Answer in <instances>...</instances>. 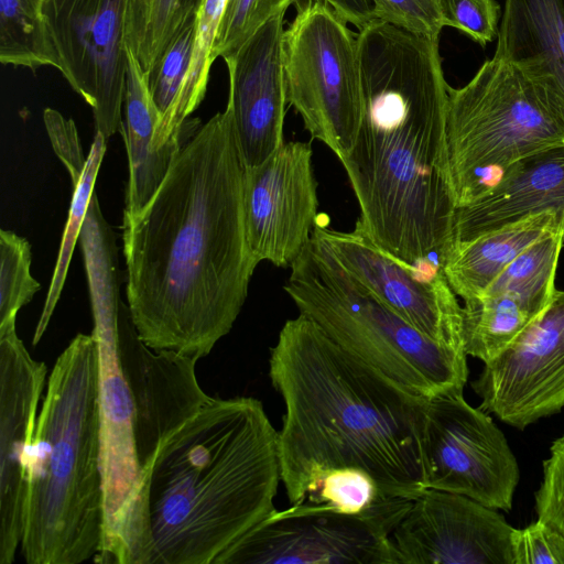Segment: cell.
I'll list each match as a JSON object with an SVG mask.
<instances>
[{"mask_svg":"<svg viewBox=\"0 0 564 564\" xmlns=\"http://www.w3.org/2000/svg\"><path fill=\"white\" fill-rule=\"evenodd\" d=\"M243 173L227 102L183 144L142 210L123 217L128 308L149 348L199 360L232 328L257 267Z\"/></svg>","mask_w":564,"mask_h":564,"instance_id":"1","label":"cell"},{"mask_svg":"<svg viewBox=\"0 0 564 564\" xmlns=\"http://www.w3.org/2000/svg\"><path fill=\"white\" fill-rule=\"evenodd\" d=\"M357 40L362 117L340 160L360 209L355 227L403 262L443 269L456 206L438 37L375 19Z\"/></svg>","mask_w":564,"mask_h":564,"instance_id":"2","label":"cell"},{"mask_svg":"<svg viewBox=\"0 0 564 564\" xmlns=\"http://www.w3.org/2000/svg\"><path fill=\"white\" fill-rule=\"evenodd\" d=\"M278 431L261 401L209 397L140 468L116 564H213L274 510Z\"/></svg>","mask_w":564,"mask_h":564,"instance_id":"3","label":"cell"},{"mask_svg":"<svg viewBox=\"0 0 564 564\" xmlns=\"http://www.w3.org/2000/svg\"><path fill=\"white\" fill-rule=\"evenodd\" d=\"M269 377L284 403L278 431L281 482L291 505L323 471L365 470L389 497L414 500L426 485L430 398L347 352L307 317L285 322Z\"/></svg>","mask_w":564,"mask_h":564,"instance_id":"4","label":"cell"},{"mask_svg":"<svg viewBox=\"0 0 564 564\" xmlns=\"http://www.w3.org/2000/svg\"><path fill=\"white\" fill-rule=\"evenodd\" d=\"M105 530L98 348L77 334L47 378L28 467L21 554L28 564H78Z\"/></svg>","mask_w":564,"mask_h":564,"instance_id":"5","label":"cell"},{"mask_svg":"<svg viewBox=\"0 0 564 564\" xmlns=\"http://www.w3.org/2000/svg\"><path fill=\"white\" fill-rule=\"evenodd\" d=\"M301 315L336 345L412 392L463 393L466 355L445 348L404 321L349 273L312 235L284 286Z\"/></svg>","mask_w":564,"mask_h":564,"instance_id":"6","label":"cell"},{"mask_svg":"<svg viewBox=\"0 0 564 564\" xmlns=\"http://www.w3.org/2000/svg\"><path fill=\"white\" fill-rule=\"evenodd\" d=\"M446 142L457 209L523 160L564 147V110L544 84L492 56L466 85L449 86Z\"/></svg>","mask_w":564,"mask_h":564,"instance_id":"7","label":"cell"},{"mask_svg":"<svg viewBox=\"0 0 564 564\" xmlns=\"http://www.w3.org/2000/svg\"><path fill=\"white\" fill-rule=\"evenodd\" d=\"M347 24L325 1L305 0L284 30L282 53L286 102L339 160L362 117L358 40Z\"/></svg>","mask_w":564,"mask_h":564,"instance_id":"8","label":"cell"},{"mask_svg":"<svg viewBox=\"0 0 564 564\" xmlns=\"http://www.w3.org/2000/svg\"><path fill=\"white\" fill-rule=\"evenodd\" d=\"M411 503L386 497L358 514L307 501L274 509L213 564H398L391 534Z\"/></svg>","mask_w":564,"mask_h":564,"instance_id":"9","label":"cell"},{"mask_svg":"<svg viewBox=\"0 0 564 564\" xmlns=\"http://www.w3.org/2000/svg\"><path fill=\"white\" fill-rule=\"evenodd\" d=\"M128 0H46L44 17L57 70L90 106L106 141L123 132Z\"/></svg>","mask_w":564,"mask_h":564,"instance_id":"10","label":"cell"},{"mask_svg":"<svg viewBox=\"0 0 564 564\" xmlns=\"http://www.w3.org/2000/svg\"><path fill=\"white\" fill-rule=\"evenodd\" d=\"M424 454L427 488L469 497L509 511L520 479L506 436L487 412L460 394L430 398Z\"/></svg>","mask_w":564,"mask_h":564,"instance_id":"11","label":"cell"},{"mask_svg":"<svg viewBox=\"0 0 564 564\" xmlns=\"http://www.w3.org/2000/svg\"><path fill=\"white\" fill-rule=\"evenodd\" d=\"M313 234L349 273L404 321L436 344L465 354L462 306L441 265L403 262L357 227L345 232L316 223Z\"/></svg>","mask_w":564,"mask_h":564,"instance_id":"12","label":"cell"},{"mask_svg":"<svg viewBox=\"0 0 564 564\" xmlns=\"http://www.w3.org/2000/svg\"><path fill=\"white\" fill-rule=\"evenodd\" d=\"M317 207L308 142L284 141L264 162L245 167V235L253 263L291 267L311 241Z\"/></svg>","mask_w":564,"mask_h":564,"instance_id":"13","label":"cell"},{"mask_svg":"<svg viewBox=\"0 0 564 564\" xmlns=\"http://www.w3.org/2000/svg\"><path fill=\"white\" fill-rule=\"evenodd\" d=\"M479 409L524 430L564 408V290L471 382Z\"/></svg>","mask_w":564,"mask_h":564,"instance_id":"14","label":"cell"},{"mask_svg":"<svg viewBox=\"0 0 564 564\" xmlns=\"http://www.w3.org/2000/svg\"><path fill=\"white\" fill-rule=\"evenodd\" d=\"M509 525L464 495L424 489L391 534L398 564H514Z\"/></svg>","mask_w":564,"mask_h":564,"instance_id":"15","label":"cell"},{"mask_svg":"<svg viewBox=\"0 0 564 564\" xmlns=\"http://www.w3.org/2000/svg\"><path fill=\"white\" fill-rule=\"evenodd\" d=\"M46 365L32 358L15 324L0 327V564L21 545L28 467L46 380Z\"/></svg>","mask_w":564,"mask_h":564,"instance_id":"16","label":"cell"},{"mask_svg":"<svg viewBox=\"0 0 564 564\" xmlns=\"http://www.w3.org/2000/svg\"><path fill=\"white\" fill-rule=\"evenodd\" d=\"M564 231L544 237L511 262L479 296L464 301L463 347L485 364L497 358L553 302Z\"/></svg>","mask_w":564,"mask_h":564,"instance_id":"17","label":"cell"},{"mask_svg":"<svg viewBox=\"0 0 564 564\" xmlns=\"http://www.w3.org/2000/svg\"><path fill=\"white\" fill-rule=\"evenodd\" d=\"M119 348L134 405V432L140 468L160 442L207 401L199 387L195 358L153 350L139 337L128 305L119 316Z\"/></svg>","mask_w":564,"mask_h":564,"instance_id":"18","label":"cell"},{"mask_svg":"<svg viewBox=\"0 0 564 564\" xmlns=\"http://www.w3.org/2000/svg\"><path fill=\"white\" fill-rule=\"evenodd\" d=\"M270 18L232 56L224 59L229 75L237 145L245 167L264 162L283 140L286 94L283 73V20Z\"/></svg>","mask_w":564,"mask_h":564,"instance_id":"19","label":"cell"},{"mask_svg":"<svg viewBox=\"0 0 564 564\" xmlns=\"http://www.w3.org/2000/svg\"><path fill=\"white\" fill-rule=\"evenodd\" d=\"M545 212L564 226V147L523 160L487 194L457 208L452 245Z\"/></svg>","mask_w":564,"mask_h":564,"instance_id":"20","label":"cell"},{"mask_svg":"<svg viewBox=\"0 0 564 564\" xmlns=\"http://www.w3.org/2000/svg\"><path fill=\"white\" fill-rule=\"evenodd\" d=\"M494 56L544 84L564 110V0H505Z\"/></svg>","mask_w":564,"mask_h":564,"instance_id":"21","label":"cell"},{"mask_svg":"<svg viewBox=\"0 0 564 564\" xmlns=\"http://www.w3.org/2000/svg\"><path fill=\"white\" fill-rule=\"evenodd\" d=\"M124 107L126 124L122 134L128 153L129 178L123 217H131L141 212L156 192L174 156L198 129L199 120L187 119L177 138L160 150H153L152 140L159 113L149 89L148 75L129 47Z\"/></svg>","mask_w":564,"mask_h":564,"instance_id":"22","label":"cell"},{"mask_svg":"<svg viewBox=\"0 0 564 564\" xmlns=\"http://www.w3.org/2000/svg\"><path fill=\"white\" fill-rule=\"evenodd\" d=\"M560 230L564 231L561 217L545 212L454 242L443 262L444 275L463 301L477 297L527 249Z\"/></svg>","mask_w":564,"mask_h":564,"instance_id":"23","label":"cell"},{"mask_svg":"<svg viewBox=\"0 0 564 564\" xmlns=\"http://www.w3.org/2000/svg\"><path fill=\"white\" fill-rule=\"evenodd\" d=\"M204 0H128L124 42L148 77L181 34L197 23Z\"/></svg>","mask_w":564,"mask_h":564,"instance_id":"24","label":"cell"},{"mask_svg":"<svg viewBox=\"0 0 564 564\" xmlns=\"http://www.w3.org/2000/svg\"><path fill=\"white\" fill-rule=\"evenodd\" d=\"M46 0H0V62L36 72L57 62L46 28Z\"/></svg>","mask_w":564,"mask_h":564,"instance_id":"25","label":"cell"},{"mask_svg":"<svg viewBox=\"0 0 564 564\" xmlns=\"http://www.w3.org/2000/svg\"><path fill=\"white\" fill-rule=\"evenodd\" d=\"M106 139L99 132H96L94 142L90 147L85 167L79 178L73 184L74 192L68 213V218L64 229L62 243L57 257V262L48 288L47 296L37 322L32 344L36 345L45 333L55 306L59 300L72 254L86 218L94 186L98 171L106 152Z\"/></svg>","mask_w":564,"mask_h":564,"instance_id":"26","label":"cell"},{"mask_svg":"<svg viewBox=\"0 0 564 564\" xmlns=\"http://www.w3.org/2000/svg\"><path fill=\"white\" fill-rule=\"evenodd\" d=\"M226 0H204L189 67L171 120V137L180 134L185 121L203 101L213 65L212 48Z\"/></svg>","mask_w":564,"mask_h":564,"instance_id":"27","label":"cell"},{"mask_svg":"<svg viewBox=\"0 0 564 564\" xmlns=\"http://www.w3.org/2000/svg\"><path fill=\"white\" fill-rule=\"evenodd\" d=\"M31 246L11 230H0V327L15 324L19 310L41 289L31 275Z\"/></svg>","mask_w":564,"mask_h":564,"instance_id":"28","label":"cell"},{"mask_svg":"<svg viewBox=\"0 0 564 564\" xmlns=\"http://www.w3.org/2000/svg\"><path fill=\"white\" fill-rule=\"evenodd\" d=\"M376 480L362 469L344 467L319 474L308 486L304 501L327 506L338 512L358 514L383 498Z\"/></svg>","mask_w":564,"mask_h":564,"instance_id":"29","label":"cell"},{"mask_svg":"<svg viewBox=\"0 0 564 564\" xmlns=\"http://www.w3.org/2000/svg\"><path fill=\"white\" fill-rule=\"evenodd\" d=\"M305 0H226L212 48V59H226L276 12Z\"/></svg>","mask_w":564,"mask_h":564,"instance_id":"30","label":"cell"},{"mask_svg":"<svg viewBox=\"0 0 564 564\" xmlns=\"http://www.w3.org/2000/svg\"><path fill=\"white\" fill-rule=\"evenodd\" d=\"M444 26L454 28L481 46L497 37L500 7L496 0H440Z\"/></svg>","mask_w":564,"mask_h":564,"instance_id":"31","label":"cell"},{"mask_svg":"<svg viewBox=\"0 0 564 564\" xmlns=\"http://www.w3.org/2000/svg\"><path fill=\"white\" fill-rule=\"evenodd\" d=\"M375 19L412 33L440 37L444 28L440 0H370Z\"/></svg>","mask_w":564,"mask_h":564,"instance_id":"32","label":"cell"},{"mask_svg":"<svg viewBox=\"0 0 564 564\" xmlns=\"http://www.w3.org/2000/svg\"><path fill=\"white\" fill-rule=\"evenodd\" d=\"M538 519L564 536V435L555 440L543 462V480L535 492Z\"/></svg>","mask_w":564,"mask_h":564,"instance_id":"33","label":"cell"},{"mask_svg":"<svg viewBox=\"0 0 564 564\" xmlns=\"http://www.w3.org/2000/svg\"><path fill=\"white\" fill-rule=\"evenodd\" d=\"M512 544L514 564H564V536L539 519L516 529Z\"/></svg>","mask_w":564,"mask_h":564,"instance_id":"34","label":"cell"},{"mask_svg":"<svg viewBox=\"0 0 564 564\" xmlns=\"http://www.w3.org/2000/svg\"><path fill=\"white\" fill-rule=\"evenodd\" d=\"M43 120L53 150L66 167L74 184L79 178L87 160L83 152L75 122L73 119H66L59 111L52 108L44 110Z\"/></svg>","mask_w":564,"mask_h":564,"instance_id":"35","label":"cell"},{"mask_svg":"<svg viewBox=\"0 0 564 564\" xmlns=\"http://www.w3.org/2000/svg\"><path fill=\"white\" fill-rule=\"evenodd\" d=\"M328 3L347 23L360 31L375 20L370 0H323Z\"/></svg>","mask_w":564,"mask_h":564,"instance_id":"36","label":"cell"}]
</instances>
